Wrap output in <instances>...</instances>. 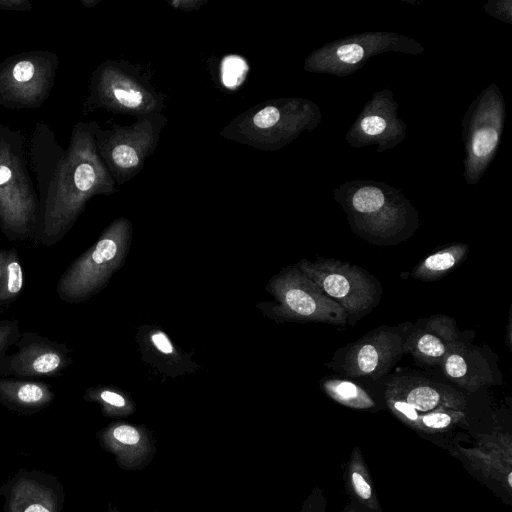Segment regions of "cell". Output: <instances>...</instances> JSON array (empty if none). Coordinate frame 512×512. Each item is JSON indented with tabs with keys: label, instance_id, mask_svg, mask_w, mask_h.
Returning <instances> with one entry per match:
<instances>
[{
	"label": "cell",
	"instance_id": "cell-19",
	"mask_svg": "<svg viewBox=\"0 0 512 512\" xmlns=\"http://www.w3.org/2000/svg\"><path fill=\"white\" fill-rule=\"evenodd\" d=\"M349 479L355 494L372 509L377 508L368 471L358 450L353 452L349 468Z\"/></svg>",
	"mask_w": 512,
	"mask_h": 512
},
{
	"label": "cell",
	"instance_id": "cell-26",
	"mask_svg": "<svg viewBox=\"0 0 512 512\" xmlns=\"http://www.w3.org/2000/svg\"><path fill=\"white\" fill-rule=\"evenodd\" d=\"M280 120V111L273 105L258 110L251 118L253 128L259 131L273 128Z\"/></svg>",
	"mask_w": 512,
	"mask_h": 512
},
{
	"label": "cell",
	"instance_id": "cell-1",
	"mask_svg": "<svg viewBox=\"0 0 512 512\" xmlns=\"http://www.w3.org/2000/svg\"><path fill=\"white\" fill-rule=\"evenodd\" d=\"M29 155L40 209L36 240L43 245L60 242L91 197L116 191L97 152L90 122L75 124L66 149L48 124L36 123Z\"/></svg>",
	"mask_w": 512,
	"mask_h": 512
},
{
	"label": "cell",
	"instance_id": "cell-28",
	"mask_svg": "<svg viewBox=\"0 0 512 512\" xmlns=\"http://www.w3.org/2000/svg\"><path fill=\"white\" fill-rule=\"evenodd\" d=\"M112 437L119 443L125 445H134L140 441V434L133 426L118 425L111 431Z\"/></svg>",
	"mask_w": 512,
	"mask_h": 512
},
{
	"label": "cell",
	"instance_id": "cell-5",
	"mask_svg": "<svg viewBox=\"0 0 512 512\" xmlns=\"http://www.w3.org/2000/svg\"><path fill=\"white\" fill-rule=\"evenodd\" d=\"M296 266L345 310L350 321L363 317L379 302V282L359 266L331 258L303 259Z\"/></svg>",
	"mask_w": 512,
	"mask_h": 512
},
{
	"label": "cell",
	"instance_id": "cell-8",
	"mask_svg": "<svg viewBox=\"0 0 512 512\" xmlns=\"http://www.w3.org/2000/svg\"><path fill=\"white\" fill-rule=\"evenodd\" d=\"M3 512H62L65 488L53 474L19 469L0 485Z\"/></svg>",
	"mask_w": 512,
	"mask_h": 512
},
{
	"label": "cell",
	"instance_id": "cell-30",
	"mask_svg": "<svg viewBox=\"0 0 512 512\" xmlns=\"http://www.w3.org/2000/svg\"><path fill=\"white\" fill-rule=\"evenodd\" d=\"M386 122L379 116H368L361 122V128L369 135H378L384 131Z\"/></svg>",
	"mask_w": 512,
	"mask_h": 512
},
{
	"label": "cell",
	"instance_id": "cell-10",
	"mask_svg": "<svg viewBox=\"0 0 512 512\" xmlns=\"http://www.w3.org/2000/svg\"><path fill=\"white\" fill-rule=\"evenodd\" d=\"M148 94L114 62H105L94 71L83 113L96 108L111 111L139 112L147 107Z\"/></svg>",
	"mask_w": 512,
	"mask_h": 512
},
{
	"label": "cell",
	"instance_id": "cell-33",
	"mask_svg": "<svg viewBox=\"0 0 512 512\" xmlns=\"http://www.w3.org/2000/svg\"><path fill=\"white\" fill-rule=\"evenodd\" d=\"M98 2V0H81L82 5L86 8H93Z\"/></svg>",
	"mask_w": 512,
	"mask_h": 512
},
{
	"label": "cell",
	"instance_id": "cell-18",
	"mask_svg": "<svg viewBox=\"0 0 512 512\" xmlns=\"http://www.w3.org/2000/svg\"><path fill=\"white\" fill-rule=\"evenodd\" d=\"M24 287V273L19 261L18 252L12 248L8 250L3 278L0 284V304L14 300Z\"/></svg>",
	"mask_w": 512,
	"mask_h": 512
},
{
	"label": "cell",
	"instance_id": "cell-17",
	"mask_svg": "<svg viewBox=\"0 0 512 512\" xmlns=\"http://www.w3.org/2000/svg\"><path fill=\"white\" fill-rule=\"evenodd\" d=\"M325 393L336 402L355 409H369L375 406L372 397L358 384L329 377L322 382Z\"/></svg>",
	"mask_w": 512,
	"mask_h": 512
},
{
	"label": "cell",
	"instance_id": "cell-15",
	"mask_svg": "<svg viewBox=\"0 0 512 512\" xmlns=\"http://www.w3.org/2000/svg\"><path fill=\"white\" fill-rule=\"evenodd\" d=\"M55 393L45 382L30 378L0 377V404L25 415L48 407Z\"/></svg>",
	"mask_w": 512,
	"mask_h": 512
},
{
	"label": "cell",
	"instance_id": "cell-14",
	"mask_svg": "<svg viewBox=\"0 0 512 512\" xmlns=\"http://www.w3.org/2000/svg\"><path fill=\"white\" fill-rule=\"evenodd\" d=\"M511 439L506 434L485 437L472 449L459 447L471 464L486 476L500 481L510 491L512 487Z\"/></svg>",
	"mask_w": 512,
	"mask_h": 512
},
{
	"label": "cell",
	"instance_id": "cell-25",
	"mask_svg": "<svg viewBox=\"0 0 512 512\" xmlns=\"http://www.w3.org/2000/svg\"><path fill=\"white\" fill-rule=\"evenodd\" d=\"M21 336L17 320H0V358L16 344Z\"/></svg>",
	"mask_w": 512,
	"mask_h": 512
},
{
	"label": "cell",
	"instance_id": "cell-24",
	"mask_svg": "<svg viewBox=\"0 0 512 512\" xmlns=\"http://www.w3.org/2000/svg\"><path fill=\"white\" fill-rule=\"evenodd\" d=\"M247 65L245 61L238 56H229L225 58L222 65V79L227 87L233 88L241 83L245 77Z\"/></svg>",
	"mask_w": 512,
	"mask_h": 512
},
{
	"label": "cell",
	"instance_id": "cell-9",
	"mask_svg": "<svg viewBox=\"0 0 512 512\" xmlns=\"http://www.w3.org/2000/svg\"><path fill=\"white\" fill-rule=\"evenodd\" d=\"M403 341L394 328L372 330L346 347L340 370L349 377L379 378L400 358Z\"/></svg>",
	"mask_w": 512,
	"mask_h": 512
},
{
	"label": "cell",
	"instance_id": "cell-27",
	"mask_svg": "<svg viewBox=\"0 0 512 512\" xmlns=\"http://www.w3.org/2000/svg\"><path fill=\"white\" fill-rule=\"evenodd\" d=\"M498 140L497 132L492 129H481L473 139V152L476 156H486L495 147Z\"/></svg>",
	"mask_w": 512,
	"mask_h": 512
},
{
	"label": "cell",
	"instance_id": "cell-29",
	"mask_svg": "<svg viewBox=\"0 0 512 512\" xmlns=\"http://www.w3.org/2000/svg\"><path fill=\"white\" fill-rule=\"evenodd\" d=\"M364 50L358 44H347L338 48L337 56L341 61L349 64L360 61L363 57Z\"/></svg>",
	"mask_w": 512,
	"mask_h": 512
},
{
	"label": "cell",
	"instance_id": "cell-32",
	"mask_svg": "<svg viewBox=\"0 0 512 512\" xmlns=\"http://www.w3.org/2000/svg\"><path fill=\"white\" fill-rule=\"evenodd\" d=\"M8 250H0V284L4 274L5 263L7 259Z\"/></svg>",
	"mask_w": 512,
	"mask_h": 512
},
{
	"label": "cell",
	"instance_id": "cell-11",
	"mask_svg": "<svg viewBox=\"0 0 512 512\" xmlns=\"http://www.w3.org/2000/svg\"><path fill=\"white\" fill-rule=\"evenodd\" d=\"M385 397L400 400L414 409L419 416L441 409H466L464 396L442 383L418 377L401 376L386 383Z\"/></svg>",
	"mask_w": 512,
	"mask_h": 512
},
{
	"label": "cell",
	"instance_id": "cell-31",
	"mask_svg": "<svg viewBox=\"0 0 512 512\" xmlns=\"http://www.w3.org/2000/svg\"><path fill=\"white\" fill-rule=\"evenodd\" d=\"M32 4L28 0H0V10L5 11H29Z\"/></svg>",
	"mask_w": 512,
	"mask_h": 512
},
{
	"label": "cell",
	"instance_id": "cell-20",
	"mask_svg": "<svg viewBox=\"0 0 512 512\" xmlns=\"http://www.w3.org/2000/svg\"><path fill=\"white\" fill-rule=\"evenodd\" d=\"M465 418V411L441 409L422 414L418 418V431L437 432L450 428Z\"/></svg>",
	"mask_w": 512,
	"mask_h": 512
},
{
	"label": "cell",
	"instance_id": "cell-22",
	"mask_svg": "<svg viewBox=\"0 0 512 512\" xmlns=\"http://www.w3.org/2000/svg\"><path fill=\"white\" fill-rule=\"evenodd\" d=\"M384 195L376 187H363L358 190L352 199L355 210L364 214H372L379 211L384 205Z\"/></svg>",
	"mask_w": 512,
	"mask_h": 512
},
{
	"label": "cell",
	"instance_id": "cell-4",
	"mask_svg": "<svg viewBox=\"0 0 512 512\" xmlns=\"http://www.w3.org/2000/svg\"><path fill=\"white\" fill-rule=\"evenodd\" d=\"M266 289L273 296V301L262 302L257 306L269 318L339 326H345L348 322L345 310L296 265L283 268L274 275Z\"/></svg>",
	"mask_w": 512,
	"mask_h": 512
},
{
	"label": "cell",
	"instance_id": "cell-3",
	"mask_svg": "<svg viewBox=\"0 0 512 512\" xmlns=\"http://www.w3.org/2000/svg\"><path fill=\"white\" fill-rule=\"evenodd\" d=\"M131 237L130 222L125 218L114 220L60 276L56 285L59 298L76 304L89 300L104 289L123 265Z\"/></svg>",
	"mask_w": 512,
	"mask_h": 512
},
{
	"label": "cell",
	"instance_id": "cell-16",
	"mask_svg": "<svg viewBox=\"0 0 512 512\" xmlns=\"http://www.w3.org/2000/svg\"><path fill=\"white\" fill-rule=\"evenodd\" d=\"M467 253L468 247L465 244L447 246L424 258L414 267L411 275L422 281L440 279L458 266L466 258Z\"/></svg>",
	"mask_w": 512,
	"mask_h": 512
},
{
	"label": "cell",
	"instance_id": "cell-2",
	"mask_svg": "<svg viewBox=\"0 0 512 512\" xmlns=\"http://www.w3.org/2000/svg\"><path fill=\"white\" fill-rule=\"evenodd\" d=\"M39 198L21 131L0 124V230L10 240L37 237Z\"/></svg>",
	"mask_w": 512,
	"mask_h": 512
},
{
	"label": "cell",
	"instance_id": "cell-21",
	"mask_svg": "<svg viewBox=\"0 0 512 512\" xmlns=\"http://www.w3.org/2000/svg\"><path fill=\"white\" fill-rule=\"evenodd\" d=\"M84 398L100 403L106 411L125 409L127 406V398L119 391L109 387L88 388Z\"/></svg>",
	"mask_w": 512,
	"mask_h": 512
},
{
	"label": "cell",
	"instance_id": "cell-7",
	"mask_svg": "<svg viewBox=\"0 0 512 512\" xmlns=\"http://www.w3.org/2000/svg\"><path fill=\"white\" fill-rule=\"evenodd\" d=\"M17 350L0 358V377H55L72 363L71 350L34 332L21 333Z\"/></svg>",
	"mask_w": 512,
	"mask_h": 512
},
{
	"label": "cell",
	"instance_id": "cell-6",
	"mask_svg": "<svg viewBox=\"0 0 512 512\" xmlns=\"http://www.w3.org/2000/svg\"><path fill=\"white\" fill-rule=\"evenodd\" d=\"M59 66L48 50L22 52L0 63V105L9 109L40 107L49 97Z\"/></svg>",
	"mask_w": 512,
	"mask_h": 512
},
{
	"label": "cell",
	"instance_id": "cell-12",
	"mask_svg": "<svg viewBox=\"0 0 512 512\" xmlns=\"http://www.w3.org/2000/svg\"><path fill=\"white\" fill-rule=\"evenodd\" d=\"M458 340L455 321L446 315L420 319L403 341L402 352L426 365H441L453 342Z\"/></svg>",
	"mask_w": 512,
	"mask_h": 512
},
{
	"label": "cell",
	"instance_id": "cell-13",
	"mask_svg": "<svg viewBox=\"0 0 512 512\" xmlns=\"http://www.w3.org/2000/svg\"><path fill=\"white\" fill-rule=\"evenodd\" d=\"M441 366L449 380L468 391L494 383L490 366L480 351L459 340L452 343Z\"/></svg>",
	"mask_w": 512,
	"mask_h": 512
},
{
	"label": "cell",
	"instance_id": "cell-23",
	"mask_svg": "<svg viewBox=\"0 0 512 512\" xmlns=\"http://www.w3.org/2000/svg\"><path fill=\"white\" fill-rule=\"evenodd\" d=\"M148 346L157 353V356H160V359L169 361L170 364L181 363L180 353L163 331L156 329L148 332Z\"/></svg>",
	"mask_w": 512,
	"mask_h": 512
}]
</instances>
